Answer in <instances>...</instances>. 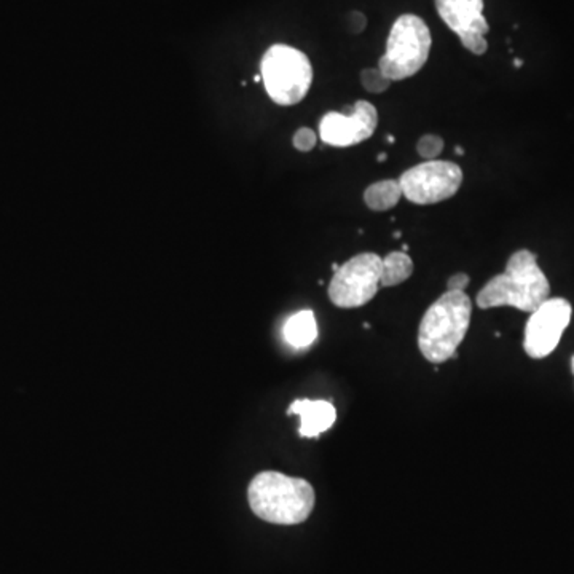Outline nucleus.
<instances>
[{
	"label": "nucleus",
	"mask_w": 574,
	"mask_h": 574,
	"mask_svg": "<svg viewBox=\"0 0 574 574\" xmlns=\"http://www.w3.org/2000/svg\"><path fill=\"white\" fill-rule=\"evenodd\" d=\"M547 299H551V284L536 254L520 249L507 260L506 270L480 289L476 301L482 310L513 307L533 313Z\"/></svg>",
	"instance_id": "nucleus-1"
},
{
	"label": "nucleus",
	"mask_w": 574,
	"mask_h": 574,
	"mask_svg": "<svg viewBox=\"0 0 574 574\" xmlns=\"http://www.w3.org/2000/svg\"><path fill=\"white\" fill-rule=\"evenodd\" d=\"M247 501L259 519L274 525H299L315 507L313 486L305 478L264 471L251 480Z\"/></svg>",
	"instance_id": "nucleus-2"
},
{
	"label": "nucleus",
	"mask_w": 574,
	"mask_h": 574,
	"mask_svg": "<svg viewBox=\"0 0 574 574\" xmlns=\"http://www.w3.org/2000/svg\"><path fill=\"white\" fill-rule=\"evenodd\" d=\"M472 301L465 292L447 291L434 301L418 329V348L426 361L440 364L457 355L471 324Z\"/></svg>",
	"instance_id": "nucleus-3"
},
{
	"label": "nucleus",
	"mask_w": 574,
	"mask_h": 574,
	"mask_svg": "<svg viewBox=\"0 0 574 574\" xmlns=\"http://www.w3.org/2000/svg\"><path fill=\"white\" fill-rule=\"evenodd\" d=\"M430 45L428 24L417 14H403L391 28L386 53L380 58L378 69L391 82L413 77L428 62Z\"/></svg>",
	"instance_id": "nucleus-4"
},
{
	"label": "nucleus",
	"mask_w": 574,
	"mask_h": 574,
	"mask_svg": "<svg viewBox=\"0 0 574 574\" xmlns=\"http://www.w3.org/2000/svg\"><path fill=\"white\" fill-rule=\"evenodd\" d=\"M260 76L273 103L294 106L308 95L313 82V68L301 50L273 45L262 58Z\"/></svg>",
	"instance_id": "nucleus-5"
},
{
	"label": "nucleus",
	"mask_w": 574,
	"mask_h": 574,
	"mask_svg": "<svg viewBox=\"0 0 574 574\" xmlns=\"http://www.w3.org/2000/svg\"><path fill=\"white\" fill-rule=\"evenodd\" d=\"M382 270L383 259L378 254H357L335 270L329 299L338 308L364 307L378 292Z\"/></svg>",
	"instance_id": "nucleus-6"
},
{
	"label": "nucleus",
	"mask_w": 574,
	"mask_h": 574,
	"mask_svg": "<svg viewBox=\"0 0 574 574\" xmlns=\"http://www.w3.org/2000/svg\"><path fill=\"white\" fill-rule=\"evenodd\" d=\"M399 184L403 197L413 205H436L458 193L463 170L453 162L430 160L403 172Z\"/></svg>",
	"instance_id": "nucleus-7"
},
{
	"label": "nucleus",
	"mask_w": 574,
	"mask_h": 574,
	"mask_svg": "<svg viewBox=\"0 0 574 574\" xmlns=\"http://www.w3.org/2000/svg\"><path fill=\"white\" fill-rule=\"evenodd\" d=\"M573 308L565 299H547L532 313L525 326L523 348L533 359L551 355L561 340V335L571 322Z\"/></svg>",
	"instance_id": "nucleus-8"
},
{
	"label": "nucleus",
	"mask_w": 574,
	"mask_h": 574,
	"mask_svg": "<svg viewBox=\"0 0 574 574\" xmlns=\"http://www.w3.org/2000/svg\"><path fill=\"white\" fill-rule=\"evenodd\" d=\"M378 112L369 101H356L345 112H328L319 124V136L334 147H351L369 139L376 130Z\"/></svg>",
	"instance_id": "nucleus-9"
},
{
	"label": "nucleus",
	"mask_w": 574,
	"mask_h": 574,
	"mask_svg": "<svg viewBox=\"0 0 574 574\" xmlns=\"http://www.w3.org/2000/svg\"><path fill=\"white\" fill-rule=\"evenodd\" d=\"M445 24L458 35L466 50L484 55L488 50L486 35L490 31L484 14V0H434Z\"/></svg>",
	"instance_id": "nucleus-10"
},
{
	"label": "nucleus",
	"mask_w": 574,
	"mask_h": 574,
	"mask_svg": "<svg viewBox=\"0 0 574 574\" xmlns=\"http://www.w3.org/2000/svg\"><path fill=\"white\" fill-rule=\"evenodd\" d=\"M289 415L301 417V428L299 434L301 438H318L322 432L330 430L335 423L337 412L332 403L328 401H310V399H299L291 403Z\"/></svg>",
	"instance_id": "nucleus-11"
},
{
	"label": "nucleus",
	"mask_w": 574,
	"mask_h": 574,
	"mask_svg": "<svg viewBox=\"0 0 574 574\" xmlns=\"http://www.w3.org/2000/svg\"><path fill=\"white\" fill-rule=\"evenodd\" d=\"M282 334L292 348L303 349L311 347L318 338L315 313L310 310H303L291 316L284 324Z\"/></svg>",
	"instance_id": "nucleus-12"
},
{
	"label": "nucleus",
	"mask_w": 574,
	"mask_h": 574,
	"mask_svg": "<svg viewBox=\"0 0 574 574\" xmlns=\"http://www.w3.org/2000/svg\"><path fill=\"white\" fill-rule=\"evenodd\" d=\"M403 189L399 181L386 179L369 185L364 191V201L372 211H390L401 201Z\"/></svg>",
	"instance_id": "nucleus-13"
},
{
	"label": "nucleus",
	"mask_w": 574,
	"mask_h": 574,
	"mask_svg": "<svg viewBox=\"0 0 574 574\" xmlns=\"http://www.w3.org/2000/svg\"><path fill=\"white\" fill-rule=\"evenodd\" d=\"M413 273V262L409 254L403 251L390 253L383 259L382 281L380 286L393 287L403 284Z\"/></svg>",
	"instance_id": "nucleus-14"
},
{
	"label": "nucleus",
	"mask_w": 574,
	"mask_h": 574,
	"mask_svg": "<svg viewBox=\"0 0 574 574\" xmlns=\"http://www.w3.org/2000/svg\"><path fill=\"white\" fill-rule=\"evenodd\" d=\"M361 83L370 93L380 95L390 88L391 80L383 76L380 69H364L361 72Z\"/></svg>",
	"instance_id": "nucleus-15"
},
{
	"label": "nucleus",
	"mask_w": 574,
	"mask_h": 574,
	"mask_svg": "<svg viewBox=\"0 0 574 574\" xmlns=\"http://www.w3.org/2000/svg\"><path fill=\"white\" fill-rule=\"evenodd\" d=\"M444 139L440 136H436V134H426V136L420 137V141L417 144L418 153L426 162L436 160L444 151Z\"/></svg>",
	"instance_id": "nucleus-16"
},
{
	"label": "nucleus",
	"mask_w": 574,
	"mask_h": 574,
	"mask_svg": "<svg viewBox=\"0 0 574 574\" xmlns=\"http://www.w3.org/2000/svg\"><path fill=\"white\" fill-rule=\"evenodd\" d=\"M316 141H318V136L311 128H301L295 133L294 139H292L295 149L301 152H310L311 149H315Z\"/></svg>",
	"instance_id": "nucleus-17"
},
{
	"label": "nucleus",
	"mask_w": 574,
	"mask_h": 574,
	"mask_svg": "<svg viewBox=\"0 0 574 574\" xmlns=\"http://www.w3.org/2000/svg\"><path fill=\"white\" fill-rule=\"evenodd\" d=\"M469 274L466 273H457L453 274L447 281V291H451V292H465L466 287L469 286Z\"/></svg>",
	"instance_id": "nucleus-18"
},
{
	"label": "nucleus",
	"mask_w": 574,
	"mask_h": 574,
	"mask_svg": "<svg viewBox=\"0 0 574 574\" xmlns=\"http://www.w3.org/2000/svg\"><path fill=\"white\" fill-rule=\"evenodd\" d=\"M455 152H457L458 155H465V152H463V149H461V147H455Z\"/></svg>",
	"instance_id": "nucleus-19"
},
{
	"label": "nucleus",
	"mask_w": 574,
	"mask_h": 574,
	"mask_svg": "<svg viewBox=\"0 0 574 574\" xmlns=\"http://www.w3.org/2000/svg\"><path fill=\"white\" fill-rule=\"evenodd\" d=\"M384 160H386V155L380 153V155H378V162H384Z\"/></svg>",
	"instance_id": "nucleus-20"
},
{
	"label": "nucleus",
	"mask_w": 574,
	"mask_h": 574,
	"mask_svg": "<svg viewBox=\"0 0 574 574\" xmlns=\"http://www.w3.org/2000/svg\"><path fill=\"white\" fill-rule=\"evenodd\" d=\"M515 66H517V68H520V66H522V61H519V60H515Z\"/></svg>",
	"instance_id": "nucleus-21"
},
{
	"label": "nucleus",
	"mask_w": 574,
	"mask_h": 574,
	"mask_svg": "<svg viewBox=\"0 0 574 574\" xmlns=\"http://www.w3.org/2000/svg\"><path fill=\"white\" fill-rule=\"evenodd\" d=\"M573 374H574V357H573Z\"/></svg>",
	"instance_id": "nucleus-22"
}]
</instances>
